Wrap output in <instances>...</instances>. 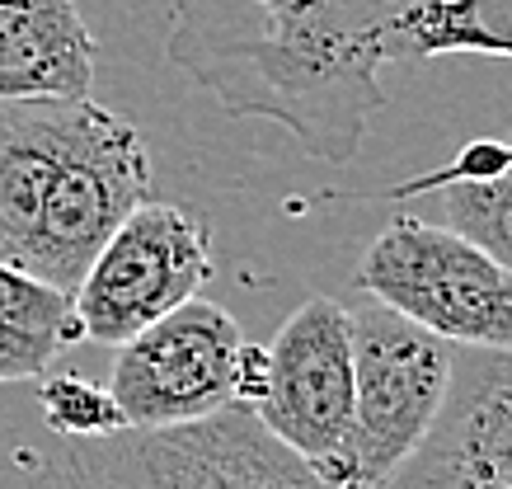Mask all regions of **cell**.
<instances>
[{
  "label": "cell",
  "mask_w": 512,
  "mask_h": 489,
  "mask_svg": "<svg viewBox=\"0 0 512 489\" xmlns=\"http://www.w3.org/2000/svg\"><path fill=\"white\" fill-rule=\"evenodd\" d=\"M38 405H43V424L52 428L57 438H71V442L113 438V433L127 428L118 405H113L109 386H99V381H90V377H76V372L43 377Z\"/></svg>",
  "instance_id": "15"
},
{
  "label": "cell",
  "mask_w": 512,
  "mask_h": 489,
  "mask_svg": "<svg viewBox=\"0 0 512 489\" xmlns=\"http://www.w3.org/2000/svg\"><path fill=\"white\" fill-rule=\"evenodd\" d=\"M353 320V428L339 489H386L433 428L451 386L456 348L386 306H357Z\"/></svg>",
  "instance_id": "4"
},
{
  "label": "cell",
  "mask_w": 512,
  "mask_h": 489,
  "mask_svg": "<svg viewBox=\"0 0 512 489\" xmlns=\"http://www.w3.org/2000/svg\"><path fill=\"white\" fill-rule=\"evenodd\" d=\"M151 198V156L123 113L85 99L38 217L29 273L57 292H76L94 254Z\"/></svg>",
  "instance_id": "5"
},
{
  "label": "cell",
  "mask_w": 512,
  "mask_h": 489,
  "mask_svg": "<svg viewBox=\"0 0 512 489\" xmlns=\"http://www.w3.org/2000/svg\"><path fill=\"white\" fill-rule=\"evenodd\" d=\"M386 489H512V353L456 348L447 400Z\"/></svg>",
  "instance_id": "9"
},
{
  "label": "cell",
  "mask_w": 512,
  "mask_h": 489,
  "mask_svg": "<svg viewBox=\"0 0 512 489\" xmlns=\"http://www.w3.org/2000/svg\"><path fill=\"white\" fill-rule=\"evenodd\" d=\"M245 330L217 301H184L132 334L109 372V395L127 428L160 433L212 419L235 405Z\"/></svg>",
  "instance_id": "8"
},
{
  "label": "cell",
  "mask_w": 512,
  "mask_h": 489,
  "mask_svg": "<svg viewBox=\"0 0 512 489\" xmlns=\"http://www.w3.org/2000/svg\"><path fill=\"white\" fill-rule=\"evenodd\" d=\"M357 287L451 348L512 353V278L447 226L395 217L367 245Z\"/></svg>",
  "instance_id": "3"
},
{
  "label": "cell",
  "mask_w": 512,
  "mask_h": 489,
  "mask_svg": "<svg viewBox=\"0 0 512 489\" xmlns=\"http://www.w3.org/2000/svg\"><path fill=\"white\" fill-rule=\"evenodd\" d=\"M466 52L512 62V0H409L395 24V62Z\"/></svg>",
  "instance_id": "14"
},
{
  "label": "cell",
  "mask_w": 512,
  "mask_h": 489,
  "mask_svg": "<svg viewBox=\"0 0 512 489\" xmlns=\"http://www.w3.org/2000/svg\"><path fill=\"white\" fill-rule=\"evenodd\" d=\"M57 489H329L245 405L184 428L80 442Z\"/></svg>",
  "instance_id": "2"
},
{
  "label": "cell",
  "mask_w": 512,
  "mask_h": 489,
  "mask_svg": "<svg viewBox=\"0 0 512 489\" xmlns=\"http://www.w3.org/2000/svg\"><path fill=\"white\" fill-rule=\"evenodd\" d=\"M80 339L85 334L66 292L15 264H0V386L47 377Z\"/></svg>",
  "instance_id": "13"
},
{
  "label": "cell",
  "mask_w": 512,
  "mask_h": 489,
  "mask_svg": "<svg viewBox=\"0 0 512 489\" xmlns=\"http://www.w3.org/2000/svg\"><path fill=\"white\" fill-rule=\"evenodd\" d=\"M85 99H15L0 104V264L29 273L38 217Z\"/></svg>",
  "instance_id": "10"
},
{
  "label": "cell",
  "mask_w": 512,
  "mask_h": 489,
  "mask_svg": "<svg viewBox=\"0 0 512 489\" xmlns=\"http://www.w3.org/2000/svg\"><path fill=\"white\" fill-rule=\"evenodd\" d=\"M264 395L249 414L306 461L329 489L343 480L353 428V320L334 297L301 301L264 344Z\"/></svg>",
  "instance_id": "7"
},
{
  "label": "cell",
  "mask_w": 512,
  "mask_h": 489,
  "mask_svg": "<svg viewBox=\"0 0 512 489\" xmlns=\"http://www.w3.org/2000/svg\"><path fill=\"white\" fill-rule=\"evenodd\" d=\"M212 283V240L198 217L174 203H146L104 240L71 292L85 344L123 348L132 334L179 311Z\"/></svg>",
  "instance_id": "6"
},
{
  "label": "cell",
  "mask_w": 512,
  "mask_h": 489,
  "mask_svg": "<svg viewBox=\"0 0 512 489\" xmlns=\"http://www.w3.org/2000/svg\"><path fill=\"white\" fill-rule=\"evenodd\" d=\"M409 0H174L165 57L231 118L287 127L343 165L386 109L381 71Z\"/></svg>",
  "instance_id": "1"
},
{
  "label": "cell",
  "mask_w": 512,
  "mask_h": 489,
  "mask_svg": "<svg viewBox=\"0 0 512 489\" xmlns=\"http://www.w3.org/2000/svg\"><path fill=\"white\" fill-rule=\"evenodd\" d=\"M433 189H442L447 231L484 250L512 278V142H470L451 165L390 189V198Z\"/></svg>",
  "instance_id": "12"
},
{
  "label": "cell",
  "mask_w": 512,
  "mask_h": 489,
  "mask_svg": "<svg viewBox=\"0 0 512 489\" xmlns=\"http://www.w3.org/2000/svg\"><path fill=\"white\" fill-rule=\"evenodd\" d=\"M94 57L76 0H0V104L90 99Z\"/></svg>",
  "instance_id": "11"
}]
</instances>
